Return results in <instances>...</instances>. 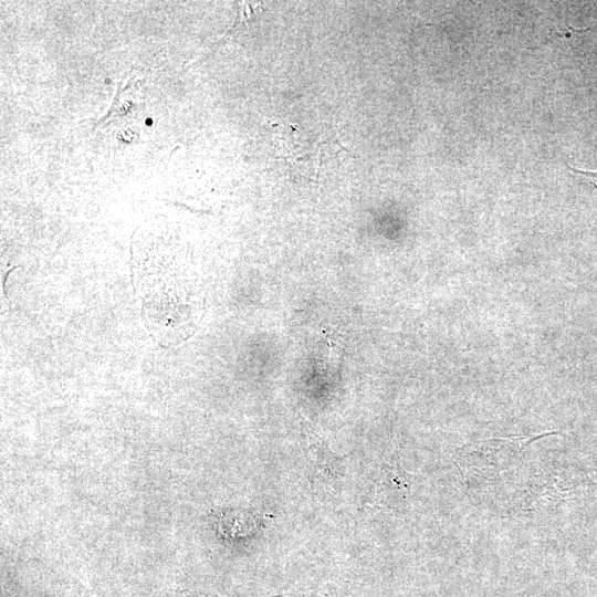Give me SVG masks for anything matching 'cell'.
<instances>
[{"mask_svg": "<svg viewBox=\"0 0 597 597\" xmlns=\"http://www.w3.org/2000/svg\"><path fill=\"white\" fill-rule=\"evenodd\" d=\"M137 290L143 300L144 316L149 329L163 341L174 343L182 338L189 321L187 282L169 256L164 261L136 263Z\"/></svg>", "mask_w": 597, "mask_h": 597, "instance_id": "obj_1", "label": "cell"}]
</instances>
